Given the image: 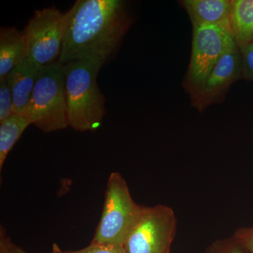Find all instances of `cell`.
I'll return each mask as SVG.
<instances>
[{
  "instance_id": "cell-1",
  "label": "cell",
  "mask_w": 253,
  "mask_h": 253,
  "mask_svg": "<svg viewBox=\"0 0 253 253\" xmlns=\"http://www.w3.org/2000/svg\"><path fill=\"white\" fill-rule=\"evenodd\" d=\"M64 16L59 59L62 64L79 60L106 62L130 24L126 4L121 0H78Z\"/></svg>"
},
{
  "instance_id": "cell-2",
  "label": "cell",
  "mask_w": 253,
  "mask_h": 253,
  "mask_svg": "<svg viewBox=\"0 0 253 253\" xmlns=\"http://www.w3.org/2000/svg\"><path fill=\"white\" fill-rule=\"evenodd\" d=\"M104 63L79 60L63 64L68 124L75 130H95L102 123L105 97L96 78Z\"/></svg>"
},
{
  "instance_id": "cell-3",
  "label": "cell",
  "mask_w": 253,
  "mask_h": 253,
  "mask_svg": "<svg viewBox=\"0 0 253 253\" xmlns=\"http://www.w3.org/2000/svg\"><path fill=\"white\" fill-rule=\"evenodd\" d=\"M144 208L133 200L122 174L111 173L105 193L102 214L91 243L123 246Z\"/></svg>"
},
{
  "instance_id": "cell-4",
  "label": "cell",
  "mask_w": 253,
  "mask_h": 253,
  "mask_svg": "<svg viewBox=\"0 0 253 253\" xmlns=\"http://www.w3.org/2000/svg\"><path fill=\"white\" fill-rule=\"evenodd\" d=\"M25 115L44 132L62 130L69 126L63 64L59 61L41 68Z\"/></svg>"
},
{
  "instance_id": "cell-5",
  "label": "cell",
  "mask_w": 253,
  "mask_h": 253,
  "mask_svg": "<svg viewBox=\"0 0 253 253\" xmlns=\"http://www.w3.org/2000/svg\"><path fill=\"white\" fill-rule=\"evenodd\" d=\"M236 42L230 24L194 27L192 52L187 75L191 94L202 86L219 59Z\"/></svg>"
},
{
  "instance_id": "cell-6",
  "label": "cell",
  "mask_w": 253,
  "mask_h": 253,
  "mask_svg": "<svg viewBox=\"0 0 253 253\" xmlns=\"http://www.w3.org/2000/svg\"><path fill=\"white\" fill-rule=\"evenodd\" d=\"M23 32L28 61L43 67L59 59L64 38L65 16L57 8L36 10Z\"/></svg>"
},
{
  "instance_id": "cell-7",
  "label": "cell",
  "mask_w": 253,
  "mask_h": 253,
  "mask_svg": "<svg viewBox=\"0 0 253 253\" xmlns=\"http://www.w3.org/2000/svg\"><path fill=\"white\" fill-rule=\"evenodd\" d=\"M176 224L172 208L165 205L145 206L123 246L126 253H169Z\"/></svg>"
},
{
  "instance_id": "cell-8",
  "label": "cell",
  "mask_w": 253,
  "mask_h": 253,
  "mask_svg": "<svg viewBox=\"0 0 253 253\" xmlns=\"http://www.w3.org/2000/svg\"><path fill=\"white\" fill-rule=\"evenodd\" d=\"M243 76V59L237 44L223 55L202 86L193 94V104L202 111L222 97L229 86Z\"/></svg>"
},
{
  "instance_id": "cell-9",
  "label": "cell",
  "mask_w": 253,
  "mask_h": 253,
  "mask_svg": "<svg viewBox=\"0 0 253 253\" xmlns=\"http://www.w3.org/2000/svg\"><path fill=\"white\" fill-rule=\"evenodd\" d=\"M41 68L25 59L8 75L6 81L12 93L15 113L25 115Z\"/></svg>"
},
{
  "instance_id": "cell-10",
  "label": "cell",
  "mask_w": 253,
  "mask_h": 253,
  "mask_svg": "<svg viewBox=\"0 0 253 253\" xmlns=\"http://www.w3.org/2000/svg\"><path fill=\"white\" fill-rule=\"evenodd\" d=\"M194 27L204 25L230 24L232 4L228 0H184L182 1Z\"/></svg>"
},
{
  "instance_id": "cell-11",
  "label": "cell",
  "mask_w": 253,
  "mask_h": 253,
  "mask_svg": "<svg viewBox=\"0 0 253 253\" xmlns=\"http://www.w3.org/2000/svg\"><path fill=\"white\" fill-rule=\"evenodd\" d=\"M26 45L23 31L12 27L0 28V81L26 59Z\"/></svg>"
},
{
  "instance_id": "cell-12",
  "label": "cell",
  "mask_w": 253,
  "mask_h": 253,
  "mask_svg": "<svg viewBox=\"0 0 253 253\" xmlns=\"http://www.w3.org/2000/svg\"><path fill=\"white\" fill-rule=\"evenodd\" d=\"M229 21L239 47L253 42V0H233Z\"/></svg>"
},
{
  "instance_id": "cell-13",
  "label": "cell",
  "mask_w": 253,
  "mask_h": 253,
  "mask_svg": "<svg viewBox=\"0 0 253 253\" xmlns=\"http://www.w3.org/2000/svg\"><path fill=\"white\" fill-rule=\"evenodd\" d=\"M31 124L26 115L20 113H14L0 123V170L16 141Z\"/></svg>"
},
{
  "instance_id": "cell-14",
  "label": "cell",
  "mask_w": 253,
  "mask_h": 253,
  "mask_svg": "<svg viewBox=\"0 0 253 253\" xmlns=\"http://www.w3.org/2000/svg\"><path fill=\"white\" fill-rule=\"evenodd\" d=\"M15 113L12 93L6 80L0 81V123Z\"/></svg>"
},
{
  "instance_id": "cell-15",
  "label": "cell",
  "mask_w": 253,
  "mask_h": 253,
  "mask_svg": "<svg viewBox=\"0 0 253 253\" xmlns=\"http://www.w3.org/2000/svg\"><path fill=\"white\" fill-rule=\"evenodd\" d=\"M51 253H126V252L123 246L91 243L87 247L78 250V251H63L62 249H60L57 244H54Z\"/></svg>"
},
{
  "instance_id": "cell-16",
  "label": "cell",
  "mask_w": 253,
  "mask_h": 253,
  "mask_svg": "<svg viewBox=\"0 0 253 253\" xmlns=\"http://www.w3.org/2000/svg\"><path fill=\"white\" fill-rule=\"evenodd\" d=\"M206 253H249L232 236L217 239L206 249Z\"/></svg>"
},
{
  "instance_id": "cell-17",
  "label": "cell",
  "mask_w": 253,
  "mask_h": 253,
  "mask_svg": "<svg viewBox=\"0 0 253 253\" xmlns=\"http://www.w3.org/2000/svg\"><path fill=\"white\" fill-rule=\"evenodd\" d=\"M243 59V76L253 81V42L240 47Z\"/></svg>"
},
{
  "instance_id": "cell-18",
  "label": "cell",
  "mask_w": 253,
  "mask_h": 253,
  "mask_svg": "<svg viewBox=\"0 0 253 253\" xmlns=\"http://www.w3.org/2000/svg\"><path fill=\"white\" fill-rule=\"evenodd\" d=\"M233 238L249 253H253V226L240 227L234 231Z\"/></svg>"
},
{
  "instance_id": "cell-19",
  "label": "cell",
  "mask_w": 253,
  "mask_h": 253,
  "mask_svg": "<svg viewBox=\"0 0 253 253\" xmlns=\"http://www.w3.org/2000/svg\"><path fill=\"white\" fill-rule=\"evenodd\" d=\"M11 251H12V253H28L23 251L19 246H16L14 243L11 244Z\"/></svg>"
}]
</instances>
